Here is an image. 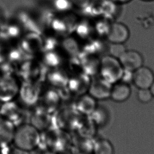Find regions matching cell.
<instances>
[{
    "instance_id": "13",
    "label": "cell",
    "mask_w": 154,
    "mask_h": 154,
    "mask_svg": "<svg viewBox=\"0 0 154 154\" xmlns=\"http://www.w3.org/2000/svg\"><path fill=\"white\" fill-rule=\"evenodd\" d=\"M138 100L143 104H147L152 100L154 97L149 89H140L138 91Z\"/></svg>"
},
{
    "instance_id": "1",
    "label": "cell",
    "mask_w": 154,
    "mask_h": 154,
    "mask_svg": "<svg viewBox=\"0 0 154 154\" xmlns=\"http://www.w3.org/2000/svg\"><path fill=\"white\" fill-rule=\"evenodd\" d=\"M40 139L38 129L31 123H22L16 127L12 144L19 150L30 152L38 147Z\"/></svg>"
},
{
    "instance_id": "4",
    "label": "cell",
    "mask_w": 154,
    "mask_h": 154,
    "mask_svg": "<svg viewBox=\"0 0 154 154\" xmlns=\"http://www.w3.org/2000/svg\"><path fill=\"white\" fill-rule=\"evenodd\" d=\"M124 70L134 72L143 66L144 59L140 52L135 50H127L119 59Z\"/></svg>"
},
{
    "instance_id": "17",
    "label": "cell",
    "mask_w": 154,
    "mask_h": 154,
    "mask_svg": "<svg viewBox=\"0 0 154 154\" xmlns=\"http://www.w3.org/2000/svg\"><path fill=\"white\" fill-rule=\"evenodd\" d=\"M149 89H150V91H151V92H152V96H153V97H154V82H153V83H152V85L150 86Z\"/></svg>"
},
{
    "instance_id": "5",
    "label": "cell",
    "mask_w": 154,
    "mask_h": 154,
    "mask_svg": "<svg viewBox=\"0 0 154 154\" xmlns=\"http://www.w3.org/2000/svg\"><path fill=\"white\" fill-rule=\"evenodd\" d=\"M0 115L11 121L17 127L21 124L23 114L21 106L13 100L1 104L0 106Z\"/></svg>"
},
{
    "instance_id": "15",
    "label": "cell",
    "mask_w": 154,
    "mask_h": 154,
    "mask_svg": "<svg viewBox=\"0 0 154 154\" xmlns=\"http://www.w3.org/2000/svg\"><path fill=\"white\" fill-rule=\"evenodd\" d=\"M72 3L78 8H85L91 2V0H70Z\"/></svg>"
},
{
    "instance_id": "7",
    "label": "cell",
    "mask_w": 154,
    "mask_h": 154,
    "mask_svg": "<svg viewBox=\"0 0 154 154\" xmlns=\"http://www.w3.org/2000/svg\"><path fill=\"white\" fill-rule=\"evenodd\" d=\"M16 126L8 119L0 115V148L12 144Z\"/></svg>"
},
{
    "instance_id": "6",
    "label": "cell",
    "mask_w": 154,
    "mask_h": 154,
    "mask_svg": "<svg viewBox=\"0 0 154 154\" xmlns=\"http://www.w3.org/2000/svg\"><path fill=\"white\" fill-rule=\"evenodd\" d=\"M154 81V73L148 67L142 66L133 72V82L140 89H149Z\"/></svg>"
},
{
    "instance_id": "8",
    "label": "cell",
    "mask_w": 154,
    "mask_h": 154,
    "mask_svg": "<svg viewBox=\"0 0 154 154\" xmlns=\"http://www.w3.org/2000/svg\"><path fill=\"white\" fill-rule=\"evenodd\" d=\"M128 28L122 23L115 22L110 26L107 39L112 43H124L129 37Z\"/></svg>"
},
{
    "instance_id": "12",
    "label": "cell",
    "mask_w": 154,
    "mask_h": 154,
    "mask_svg": "<svg viewBox=\"0 0 154 154\" xmlns=\"http://www.w3.org/2000/svg\"><path fill=\"white\" fill-rule=\"evenodd\" d=\"M93 152L94 154H114V148L109 140L103 138L95 142Z\"/></svg>"
},
{
    "instance_id": "10",
    "label": "cell",
    "mask_w": 154,
    "mask_h": 154,
    "mask_svg": "<svg viewBox=\"0 0 154 154\" xmlns=\"http://www.w3.org/2000/svg\"><path fill=\"white\" fill-rule=\"evenodd\" d=\"M109 83L104 79L94 81L90 87V95L96 100H102L109 97L112 87H109Z\"/></svg>"
},
{
    "instance_id": "18",
    "label": "cell",
    "mask_w": 154,
    "mask_h": 154,
    "mask_svg": "<svg viewBox=\"0 0 154 154\" xmlns=\"http://www.w3.org/2000/svg\"><path fill=\"white\" fill-rule=\"evenodd\" d=\"M143 1H152L154 0H143Z\"/></svg>"
},
{
    "instance_id": "14",
    "label": "cell",
    "mask_w": 154,
    "mask_h": 154,
    "mask_svg": "<svg viewBox=\"0 0 154 154\" xmlns=\"http://www.w3.org/2000/svg\"><path fill=\"white\" fill-rule=\"evenodd\" d=\"M126 51L123 43H112L109 48L110 56L119 59Z\"/></svg>"
},
{
    "instance_id": "9",
    "label": "cell",
    "mask_w": 154,
    "mask_h": 154,
    "mask_svg": "<svg viewBox=\"0 0 154 154\" xmlns=\"http://www.w3.org/2000/svg\"><path fill=\"white\" fill-rule=\"evenodd\" d=\"M131 92V88L128 83L117 82L111 87L109 97L114 102H125L129 99Z\"/></svg>"
},
{
    "instance_id": "3",
    "label": "cell",
    "mask_w": 154,
    "mask_h": 154,
    "mask_svg": "<svg viewBox=\"0 0 154 154\" xmlns=\"http://www.w3.org/2000/svg\"><path fill=\"white\" fill-rule=\"evenodd\" d=\"M20 86L10 78H0V103L10 102L18 97Z\"/></svg>"
},
{
    "instance_id": "11",
    "label": "cell",
    "mask_w": 154,
    "mask_h": 154,
    "mask_svg": "<svg viewBox=\"0 0 154 154\" xmlns=\"http://www.w3.org/2000/svg\"><path fill=\"white\" fill-rule=\"evenodd\" d=\"M77 107L82 114L90 115L93 114L96 109V99L90 95H84L78 100Z\"/></svg>"
},
{
    "instance_id": "2",
    "label": "cell",
    "mask_w": 154,
    "mask_h": 154,
    "mask_svg": "<svg viewBox=\"0 0 154 154\" xmlns=\"http://www.w3.org/2000/svg\"><path fill=\"white\" fill-rule=\"evenodd\" d=\"M123 71L119 59L111 56L106 57L103 61L101 73L103 79L109 83L121 79Z\"/></svg>"
},
{
    "instance_id": "16",
    "label": "cell",
    "mask_w": 154,
    "mask_h": 154,
    "mask_svg": "<svg viewBox=\"0 0 154 154\" xmlns=\"http://www.w3.org/2000/svg\"><path fill=\"white\" fill-rule=\"evenodd\" d=\"M114 2L117 3H120V4H123V3H126L127 2H129L131 0H112Z\"/></svg>"
}]
</instances>
